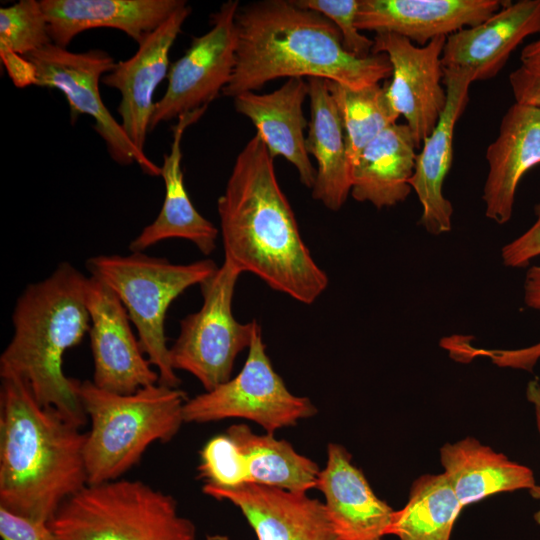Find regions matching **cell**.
<instances>
[{
  "instance_id": "44dd1931",
  "label": "cell",
  "mask_w": 540,
  "mask_h": 540,
  "mask_svg": "<svg viewBox=\"0 0 540 540\" xmlns=\"http://www.w3.org/2000/svg\"><path fill=\"white\" fill-rule=\"evenodd\" d=\"M53 44L66 48L81 32L118 29L138 45L161 26L184 0H41Z\"/></svg>"
},
{
  "instance_id": "8d00e7d4",
  "label": "cell",
  "mask_w": 540,
  "mask_h": 540,
  "mask_svg": "<svg viewBox=\"0 0 540 540\" xmlns=\"http://www.w3.org/2000/svg\"><path fill=\"white\" fill-rule=\"evenodd\" d=\"M11 80L17 87L35 85V70L32 63L24 56L15 53H0Z\"/></svg>"
},
{
  "instance_id": "7402d4cb",
  "label": "cell",
  "mask_w": 540,
  "mask_h": 540,
  "mask_svg": "<svg viewBox=\"0 0 540 540\" xmlns=\"http://www.w3.org/2000/svg\"><path fill=\"white\" fill-rule=\"evenodd\" d=\"M308 96V82L289 78L271 93L245 92L234 97L235 110L256 127L273 158L282 156L298 171L300 182L312 189L316 170L306 151L304 129L308 122L303 103Z\"/></svg>"
},
{
  "instance_id": "5bb4252c",
  "label": "cell",
  "mask_w": 540,
  "mask_h": 540,
  "mask_svg": "<svg viewBox=\"0 0 540 540\" xmlns=\"http://www.w3.org/2000/svg\"><path fill=\"white\" fill-rule=\"evenodd\" d=\"M473 82L474 75L469 70L444 69L446 105L417 153L409 180L422 208L420 223L433 235L449 232L452 227L453 207L443 194V183L452 165L455 127L469 102Z\"/></svg>"
},
{
  "instance_id": "5b68a950",
  "label": "cell",
  "mask_w": 540,
  "mask_h": 540,
  "mask_svg": "<svg viewBox=\"0 0 540 540\" xmlns=\"http://www.w3.org/2000/svg\"><path fill=\"white\" fill-rule=\"evenodd\" d=\"M78 392L90 419L84 459L88 484L120 479L154 442L166 443L184 422L186 393L160 383L118 394L79 381Z\"/></svg>"
},
{
  "instance_id": "74e56055",
  "label": "cell",
  "mask_w": 540,
  "mask_h": 540,
  "mask_svg": "<svg viewBox=\"0 0 540 540\" xmlns=\"http://www.w3.org/2000/svg\"><path fill=\"white\" fill-rule=\"evenodd\" d=\"M527 400L533 405L537 427L540 435V383L537 380H532L526 388ZM531 496L539 501V508L534 514L535 521L540 525V485H535L529 490Z\"/></svg>"
},
{
  "instance_id": "e0dca14e",
  "label": "cell",
  "mask_w": 540,
  "mask_h": 540,
  "mask_svg": "<svg viewBox=\"0 0 540 540\" xmlns=\"http://www.w3.org/2000/svg\"><path fill=\"white\" fill-rule=\"evenodd\" d=\"M502 0H359V31L388 32L424 46L476 26L497 12Z\"/></svg>"
},
{
  "instance_id": "7a4b0ae2",
  "label": "cell",
  "mask_w": 540,
  "mask_h": 540,
  "mask_svg": "<svg viewBox=\"0 0 540 540\" xmlns=\"http://www.w3.org/2000/svg\"><path fill=\"white\" fill-rule=\"evenodd\" d=\"M236 63L222 94L236 97L278 78L317 77L362 89L391 76L387 55L358 58L337 27L293 0H263L238 9Z\"/></svg>"
},
{
  "instance_id": "836d02e7",
  "label": "cell",
  "mask_w": 540,
  "mask_h": 540,
  "mask_svg": "<svg viewBox=\"0 0 540 540\" xmlns=\"http://www.w3.org/2000/svg\"><path fill=\"white\" fill-rule=\"evenodd\" d=\"M536 220L519 237L506 244L501 250L503 264L508 267H525L540 255V202L535 206Z\"/></svg>"
},
{
  "instance_id": "2e32d148",
  "label": "cell",
  "mask_w": 540,
  "mask_h": 540,
  "mask_svg": "<svg viewBox=\"0 0 540 540\" xmlns=\"http://www.w3.org/2000/svg\"><path fill=\"white\" fill-rule=\"evenodd\" d=\"M202 491L237 507L257 540H340L324 504L307 493L251 483L234 488L203 484Z\"/></svg>"
},
{
  "instance_id": "f35d334b",
  "label": "cell",
  "mask_w": 540,
  "mask_h": 540,
  "mask_svg": "<svg viewBox=\"0 0 540 540\" xmlns=\"http://www.w3.org/2000/svg\"><path fill=\"white\" fill-rule=\"evenodd\" d=\"M521 65L540 67V39L527 44L521 51Z\"/></svg>"
},
{
  "instance_id": "277c9868",
  "label": "cell",
  "mask_w": 540,
  "mask_h": 540,
  "mask_svg": "<svg viewBox=\"0 0 540 540\" xmlns=\"http://www.w3.org/2000/svg\"><path fill=\"white\" fill-rule=\"evenodd\" d=\"M86 280L61 262L48 277L27 285L12 313V338L0 356L1 379H21L41 406L55 408L80 428L88 417L79 380L64 374L63 356L90 329Z\"/></svg>"
},
{
  "instance_id": "3957f363",
  "label": "cell",
  "mask_w": 540,
  "mask_h": 540,
  "mask_svg": "<svg viewBox=\"0 0 540 540\" xmlns=\"http://www.w3.org/2000/svg\"><path fill=\"white\" fill-rule=\"evenodd\" d=\"M86 433L58 410L41 406L21 379L0 388V508L48 523L88 484Z\"/></svg>"
},
{
  "instance_id": "603a6c76",
  "label": "cell",
  "mask_w": 540,
  "mask_h": 540,
  "mask_svg": "<svg viewBox=\"0 0 540 540\" xmlns=\"http://www.w3.org/2000/svg\"><path fill=\"white\" fill-rule=\"evenodd\" d=\"M207 107L186 113L178 118L173 128L170 152L164 154L161 176L165 184V196L155 220L145 226L131 241V252H142L167 239L178 238L192 242L203 254L209 255L216 248L219 230L194 207L184 185L181 168V141L184 131L195 123Z\"/></svg>"
},
{
  "instance_id": "d6a6232c",
  "label": "cell",
  "mask_w": 540,
  "mask_h": 540,
  "mask_svg": "<svg viewBox=\"0 0 540 540\" xmlns=\"http://www.w3.org/2000/svg\"><path fill=\"white\" fill-rule=\"evenodd\" d=\"M524 302L528 307L540 310V265L531 266L526 272ZM461 353L463 358L478 355L488 356L499 366L532 370L540 358V341L527 348L513 350L478 349L465 342L462 345Z\"/></svg>"
},
{
  "instance_id": "f1b7e54d",
  "label": "cell",
  "mask_w": 540,
  "mask_h": 540,
  "mask_svg": "<svg viewBox=\"0 0 540 540\" xmlns=\"http://www.w3.org/2000/svg\"><path fill=\"white\" fill-rule=\"evenodd\" d=\"M326 85L343 124L347 155L352 167L363 149L382 131L396 123L400 116L390 104L386 84L351 89L326 80Z\"/></svg>"
},
{
  "instance_id": "d590c367",
  "label": "cell",
  "mask_w": 540,
  "mask_h": 540,
  "mask_svg": "<svg viewBox=\"0 0 540 540\" xmlns=\"http://www.w3.org/2000/svg\"><path fill=\"white\" fill-rule=\"evenodd\" d=\"M515 102L540 108V67L520 65L509 75Z\"/></svg>"
},
{
  "instance_id": "ab89813d",
  "label": "cell",
  "mask_w": 540,
  "mask_h": 540,
  "mask_svg": "<svg viewBox=\"0 0 540 540\" xmlns=\"http://www.w3.org/2000/svg\"><path fill=\"white\" fill-rule=\"evenodd\" d=\"M206 540H230V538L227 535H223V534H213V535H208L206 537Z\"/></svg>"
},
{
  "instance_id": "6da1fadb",
  "label": "cell",
  "mask_w": 540,
  "mask_h": 540,
  "mask_svg": "<svg viewBox=\"0 0 540 540\" xmlns=\"http://www.w3.org/2000/svg\"><path fill=\"white\" fill-rule=\"evenodd\" d=\"M224 260L270 288L312 304L328 276L311 255L274 169V158L255 134L237 155L217 200Z\"/></svg>"
},
{
  "instance_id": "8992f818",
  "label": "cell",
  "mask_w": 540,
  "mask_h": 540,
  "mask_svg": "<svg viewBox=\"0 0 540 540\" xmlns=\"http://www.w3.org/2000/svg\"><path fill=\"white\" fill-rule=\"evenodd\" d=\"M47 525L53 540H199L176 499L140 480L87 484Z\"/></svg>"
},
{
  "instance_id": "484cf974",
  "label": "cell",
  "mask_w": 540,
  "mask_h": 540,
  "mask_svg": "<svg viewBox=\"0 0 540 540\" xmlns=\"http://www.w3.org/2000/svg\"><path fill=\"white\" fill-rule=\"evenodd\" d=\"M440 461L463 507L496 493L530 490L536 485L530 468L509 460L473 437L443 445Z\"/></svg>"
},
{
  "instance_id": "4fadbf2b",
  "label": "cell",
  "mask_w": 540,
  "mask_h": 540,
  "mask_svg": "<svg viewBox=\"0 0 540 540\" xmlns=\"http://www.w3.org/2000/svg\"><path fill=\"white\" fill-rule=\"evenodd\" d=\"M85 303L90 316L92 382L118 394H131L159 383V374L145 358L118 296L90 275L85 285Z\"/></svg>"
},
{
  "instance_id": "7c38bea8",
  "label": "cell",
  "mask_w": 540,
  "mask_h": 540,
  "mask_svg": "<svg viewBox=\"0 0 540 540\" xmlns=\"http://www.w3.org/2000/svg\"><path fill=\"white\" fill-rule=\"evenodd\" d=\"M372 54L387 55L392 72L386 83L394 111L403 116L419 147L446 105L442 53L446 37L418 46L394 33H376Z\"/></svg>"
},
{
  "instance_id": "ffe728a7",
  "label": "cell",
  "mask_w": 540,
  "mask_h": 540,
  "mask_svg": "<svg viewBox=\"0 0 540 540\" xmlns=\"http://www.w3.org/2000/svg\"><path fill=\"white\" fill-rule=\"evenodd\" d=\"M485 158V215L505 224L512 217L521 179L540 164V108L514 102L503 115L498 136L487 147Z\"/></svg>"
},
{
  "instance_id": "ba28073f",
  "label": "cell",
  "mask_w": 540,
  "mask_h": 540,
  "mask_svg": "<svg viewBox=\"0 0 540 540\" xmlns=\"http://www.w3.org/2000/svg\"><path fill=\"white\" fill-rule=\"evenodd\" d=\"M241 274L224 260L200 284L202 306L180 321L179 335L169 349L173 369L193 375L205 391L231 378L236 357L250 347L259 326L256 320L240 323L233 315V295Z\"/></svg>"
},
{
  "instance_id": "cb8c5ba5",
  "label": "cell",
  "mask_w": 540,
  "mask_h": 540,
  "mask_svg": "<svg viewBox=\"0 0 540 540\" xmlns=\"http://www.w3.org/2000/svg\"><path fill=\"white\" fill-rule=\"evenodd\" d=\"M418 148L407 124L394 123L361 152L351 167L352 197L378 209L403 202L412 188Z\"/></svg>"
},
{
  "instance_id": "d4e9b609",
  "label": "cell",
  "mask_w": 540,
  "mask_h": 540,
  "mask_svg": "<svg viewBox=\"0 0 540 540\" xmlns=\"http://www.w3.org/2000/svg\"><path fill=\"white\" fill-rule=\"evenodd\" d=\"M307 82L311 116L305 144L307 153L317 161L312 197L338 211L351 192L345 132L326 80L311 77Z\"/></svg>"
},
{
  "instance_id": "1f68e13d",
  "label": "cell",
  "mask_w": 540,
  "mask_h": 540,
  "mask_svg": "<svg viewBox=\"0 0 540 540\" xmlns=\"http://www.w3.org/2000/svg\"><path fill=\"white\" fill-rule=\"evenodd\" d=\"M302 8L327 17L339 30L344 49L358 58L372 54L374 41L360 33L356 27L359 0H293Z\"/></svg>"
},
{
  "instance_id": "e575fe53",
  "label": "cell",
  "mask_w": 540,
  "mask_h": 540,
  "mask_svg": "<svg viewBox=\"0 0 540 540\" xmlns=\"http://www.w3.org/2000/svg\"><path fill=\"white\" fill-rule=\"evenodd\" d=\"M0 536L3 540H53L47 523H37L0 508Z\"/></svg>"
},
{
  "instance_id": "8fae6325",
  "label": "cell",
  "mask_w": 540,
  "mask_h": 540,
  "mask_svg": "<svg viewBox=\"0 0 540 540\" xmlns=\"http://www.w3.org/2000/svg\"><path fill=\"white\" fill-rule=\"evenodd\" d=\"M238 9L237 0L224 2L211 15V29L193 37L185 53L170 65L167 89L155 102L149 132L161 122L208 107L229 83L236 63Z\"/></svg>"
},
{
  "instance_id": "4dcf8cb0",
  "label": "cell",
  "mask_w": 540,
  "mask_h": 540,
  "mask_svg": "<svg viewBox=\"0 0 540 540\" xmlns=\"http://www.w3.org/2000/svg\"><path fill=\"white\" fill-rule=\"evenodd\" d=\"M197 478L205 485L234 488L247 484L242 455L225 433L210 438L200 451Z\"/></svg>"
},
{
  "instance_id": "d6986e66",
  "label": "cell",
  "mask_w": 540,
  "mask_h": 540,
  "mask_svg": "<svg viewBox=\"0 0 540 540\" xmlns=\"http://www.w3.org/2000/svg\"><path fill=\"white\" fill-rule=\"evenodd\" d=\"M316 489L340 540H382L388 536L394 509L372 490L351 454L340 444L330 443L327 460L320 470Z\"/></svg>"
},
{
  "instance_id": "4316f807",
  "label": "cell",
  "mask_w": 540,
  "mask_h": 540,
  "mask_svg": "<svg viewBox=\"0 0 540 540\" xmlns=\"http://www.w3.org/2000/svg\"><path fill=\"white\" fill-rule=\"evenodd\" d=\"M226 434L242 455L247 483L297 493L316 488L319 466L298 453L288 441L276 439L270 433L256 434L243 423L231 425Z\"/></svg>"
},
{
  "instance_id": "52a82bcc",
  "label": "cell",
  "mask_w": 540,
  "mask_h": 540,
  "mask_svg": "<svg viewBox=\"0 0 540 540\" xmlns=\"http://www.w3.org/2000/svg\"><path fill=\"white\" fill-rule=\"evenodd\" d=\"M91 276L120 299L134 324L140 347L157 368L159 383L178 388L181 380L170 362L165 319L170 304L186 289L200 285L218 269L213 260L174 264L142 252L98 255L86 262Z\"/></svg>"
},
{
  "instance_id": "9a60e30c",
  "label": "cell",
  "mask_w": 540,
  "mask_h": 540,
  "mask_svg": "<svg viewBox=\"0 0 540 540\" xmlns=\"http://www.w3.org/2000/svg\"><path fill=\"white\" fill-rule=\"evenodd\" d=\"M191 13L186 4L152 32L127 60L116 62L102 83L121 95L118 113L121 126L133 144L144 152L154 111V92L169 71V52Z\"/></svg>"
},
{
  "instance_id": "f546056e",
  "label": "cell",
  "mask_w": 540,
  "mask_h": 540,
  "mask_svg": "<svg viewBox=\"0 0 540 540\" xmlns=\"http://www.w3.org/2000/svg\"><path fill=\"white\" fill-rule=\"evenodd\" d=\"M52 43L40 1L20 0L0 8V53L26 56Z\"/></svg>"
},
{
  "instance_id": "83f0119b",
  "label": "cell",
  "mask_w": 540,
  "mask_h": 540,
  "mask_svg": "<svg viewBox=\"0 0 540 540\" xmlns=\"http://www.w3.org/2000/svg\"><path fill=\"white\" fill-rule=\"evenodd\" d=\"M463 508L444 473L416 479L406 505L395 510L388 535L399 540H450Z\"/></svg>"
},
{
  "instance_id": "30bf717a",
  "label": "cell",
  "mask_w": 540,
  "mask_h": 540,
  "mask_svg": "<svg viewBox=\"0 0 540 540\" xmlns=\"http://www.w3.org/2000/svg\"><path fill=\"white\" fill-rule=\"evenodd\" d=\"M35 70V85L57 89L65 96L71 122L80 115L94 119L93 128L105 142L110 157L119 165L138 164L149 176H161V167L130 140L100 95L101 77L109 73L116 62L102 49L72 52L53 43L26 56Z\"/></svg>"
},
{
  "instance_id": "ac0fdd59",
  "label": "cell",
  "mask_w": 540,
  "mask_h": 540,
  "mask_svg": "<svg viewBox=\"0 0 540 540\" xmlns=\"http://www.w3.org/2000/svg\"><path fill=\"white\" fill-rule=\"evenodd\" d=\"M534 34H540V0L506 1L482 23L446 37L443 68L469 70L474 81L491 79Z\"/></svg>"
},
{
  "instance_id": "9c48e42d",
  "label": "cell",
  "mask_w": 540,
  "mask_h": 540,
  "mask_svg": "<svg viewBox=\"0 0 540 540\" xmlns=\"http://www.w3.org/2000/svg\"><path fill=\"white\" fill-rule=\"evenodd\" d=\"M316 413L311 400L291 393L274 370L260 325L240 372L214 389L188 399L183 408L185 423L239 418L258 424L270 434Z\"/></svg>"
}]
</instances>
